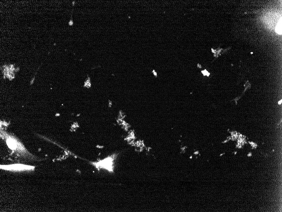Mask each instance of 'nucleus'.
<instances>
[{
    "label": "nucleus",
    "instance_id": "39448f33",
    "mask_svg": "<svg viewBox=\"0 0 282 212\" xmlns=\"http://www.w3.org/2000/svg\"><path fill=\"white\" fill-rule=\"evenodd\" d=\"M73 24V22L72 21H70L69 23V25H70V26H72Z\"/></svg>",
    "mask_w": 282,
    "mask_h": 212
},
{
    "label": "nucleus",
    "instance_id": "7ed1b4c3",
    "mask_svg": "<svg viewBox=\"0 0 282 212\" xmlns=\"http://www.w3.org/2000/svg\"><path fill=\"white\" fill-rule=\"evenodd\" d=\"M113 160L111 158L110 159L102 160L97 162L91 163V164L94 166L97 169H105L110 172L113 171Z\"/></svg>",
    "mask_w": 282,
    "mask_h": 212
},
{
    "label": "nucleus",
    "instance_id": "423d86ee",
    "mask_svg": "<svg viewBox=\"0 0 282 212\" xmlns=\"http://www.w3.org/2000/svg\"><path fill=\"white\" fill-rule=\"evenodd\" d=\"M248 156H252V155H251V154L250 153V154H248Z\"/></svg>",
    "mask_w": 282,
    "mask_h": 212
},
{
    "label": "nucleus",
    "instance_id": "f257e3e1",
    "mask_svg": "<svg viewBox=\"0 0 282 212\" xmlns=\"http://www.w3.org/2000/svg\"><path fill=\"white\" fill-rule=\"evenodd\" d=\"M1 136L4 137L5 139L6 143L9 149L15 152L20 157H22L27 159L31 160L32 161H40V159L38 158L34 155L28 151L23 145L15 138L12 136L8 134L6 132L1 133Z\"/></svg>",
    "mask_w": 282,
    "mask_h": 212
},
{
    "label": "nucleus",
    "instance_id": "20e7f679",
    "mask_svg": "<svg viewBox=\"0 0 282 212\" xmlns=\"http://www.w3.org/2000/svg\"><path fill=\"white\" fill-rule=\"evenodd\" d=\"M276 32L278 34H282V22L281 21L280 22L278 23L276 27Z\"/></svg>",
    "mask_w": 282,
    "mask_h": 212
},
{
    "label": "nucleus",
    "instance_id": "f03ea898",
    "mask_svg": "<svg viewBox=\"0 0 282 212\" xmlns=\"http://www.w3.org/2000/svg\"><path fill=\"white\" fill-rule=\"evenodd\" d=\"M35 167V166L21 164L1 165L0 166L1 169L12 172H33L34 171Z\"/></svg>",
    "mask_w": 282,
    "mask_h": 212
}]
</instances>
